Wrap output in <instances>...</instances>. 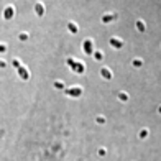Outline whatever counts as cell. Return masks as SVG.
<instances>
[{
	"label": "cell",
	"instance_id": "1",
	"mask_svg": "<svg viewBox=\"0 0 161 161\" xmlns=\"http://www.w3.org/2000/svg\"><path fill=\"white\" fill-rule=\"evenodd\" d=\"M110 45L114 48H117V49H122V48H123V41L117 40V38H110Z\"/></svg>",
	"mask_w": 161,
	"mask_h": 161
},
{
	"label": "cell",
	"instance_id": "9",
	"mask_svg": "<svg viewBox=\"0 0 161 161\" xmlns=\"http://www.w3.org/2000/svg\"><path fill=\"white\" fill-rule=\"evenodd\" d=\"M94 56H95V59H102V54L99 53V51H95V53H94Z\"/></svg>",
	"mask_w": 161,
	"mask_h": 161
},
{
	"label": "cell",
	"instance_id": "7",
	"mask_svg": "<svg viewBox=\"0 0 161 161\" xmlns=\"http://www.w3.org/2000/svg\"><path fill=\"white\" fill-rule=\"evenodd\" d=\"M133 66H135V67H140V66H141V61H140V59H135V61H133Z\"/></svg>",
	"mask_w": 161,
	"mask_h": 161
},
{
	"label": "cell",
	"instance_id": "2",
	"mask_svg": "<svg viewBox=\"0 0 161 161\" xmlns=\"http://www.w3.org/2000/svg\"><path fill=\"white\" fill-rule=\"evenodd\" d=\"M112 20H117V13H110V15H104L102 17V23H110Z\"/></svg>",
	"mask_w": 161,
	"mask_h": 161
},
{
	"label": "cell",
	"instance_id": "5",
	"mask_svg": "<svg viewBox=\"0 0 161 161\" xmlns=\"http://www.w3.org/2000/svg\"><path fill=\"white\" fill-rule=\"evenodd\" d=\"M136 28H138L140 31H145V23L141 20H136Z\"/></svg>",
	"mask_w": 161,
	"mask_h": 161
},
{
	"label": "cell",
	"instance_id": "3",
	"mask_svg": "<svg viewBox=\"0 0 161 161\" xmlns=\"http://www.w3.org/2000/svg\"><path fill=\"white\" fill-rule=\"evenodd\" d=\"M84 51H86V53L87 54H92L94 53V51H92V43H90V41H84Z\"/></svg>",
	"mask_w": 161,
	"mask_h": 161
},
{
	"label": "cell",
	"instance_id": "10",
	"mask_svg": "<svg viewBox=\"0 0 161 161\" xmlns=\"http://www.w3.org/2000/svg\"><path fill=\"white\" fill-rule=\"evenodd\" d=\"M7 17H12V8H7Z\"/></svg>",
	"mask_w": 161,
	"mask_h": 161
},
{
	"label": "cell",
	"instance_id": "6",
	"mask_svg": "<svg viewBox=\"0 0 161 161\" xmlns=\"http://www.w3.org/2000/svg\"><path fill=\"white\" fill-rule=\"evenodd\" d=\"M69 30H71L73 33H76V31H77V27H76L74 23H69Z\"/></svg>",
	"mask_w": 161,
	"mask_h": 161
},
{
	"label": "cell",
	"instance_id": "4",
	"mask_svg": "<svg viewBox=\"0 0 161 161\" xmlns=\"http://www.w3.org/2000/svg\"><path fill=\"white\" fill-rule=\"evenodd\" d=\"M102 76H104L105 79H110V77H112V74H110V71H108V69H105V67L102 69Z\"/></svg>",
	"mask_w": 161,
	"mask_h": 161
},
{
	"label": "cell",
	"instance_id": "8",
	"mask_svg": "<svg viewBox=\"0 0 161 161\" xmlns=\"http://www.w3.org/2000/svg\"><path fill=\"white\" fill-rule=\"evenodd\" d=\"M36 12H38V15H43V7L41 5H36Z\"/></svg>",
	"mask_w": 161,
	"mask_h": 161
}]
</instances>
